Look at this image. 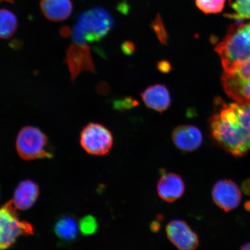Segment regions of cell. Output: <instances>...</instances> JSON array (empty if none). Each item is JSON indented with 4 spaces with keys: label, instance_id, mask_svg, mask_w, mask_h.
Segmentation results:
<instances>
[{
    "label": "cell",
    "instance_id": "6da1fadb",
    "mask_svg": "<svg viewBox=\"0 0 250 250\" xmlns=\"http://www.w3.org/2000/svg\"><path fill=\"white\" fill-rule=\"evenodd\" d=\"M209 129L219 146L235 156L250 151V102L224 104L209 118Z\"/></svg>",
    "mask_w": 250,
    "mask_h": 250
},
{
    "label": "cell",
    "instance_id": "7a4b0ae2",
    "mask_svg": "<svg viewBox=\"0 0 250 250\" xmlns=\"http://www.w3.org/2000/svg\"><path fill=\"white\" fill-rule=\"evenodd\" d=\"M215 51L221 58L224 71L250 59V22L230 28Z\"/></svg>",
    "mask_w": 250,
    "mask_h": 250
},
{
    "label": "cell",
    "instance_id": "3957f363",
    "mask_svg": "<svg viewBox=\"0 0 250 250\" xmlns=\"http://www.w3.org/2000/svg\"><path fill=\"white\" fill-rule=\"evenodd\" d=\"M114 23L113 17L106 9L96 6L78 16L74 26L88 43L98 42L104 38L110 32Z\"/></svg>",
    "mask_w": 250,
    "mask_h": 250
},
{
    "label": "cell",
    "instance_id": "277c9868",
    "mask_svg": "<svg viewBox=\"0 0 250 250\" xmlns=\"http://www.w3.org/2000/svg\"><path fill=\"white\" fill-rule=\"evenodd\" d=\"M12 201L0 208V250L13 246L19 237L32 235L33 227L19 218Z\"/></svg>",
    "mask_w": 250,
    "mask_h": 250
},
{
    "label": "cell",
    "instance_id": "5b68a950",
    "mask_svg": "<svg viewBox=\"0 0 250 250\" xmlns=\"http://www.w3.org/2000/svg\"><path fill=\"white\" fill-rule=\"evenodd\" d=\"M16 146L19 155L26 161L51 158L48 137L36 127L27 126L22 128L17 136Z\"/></svg>",
    "mask_w": 250,
    "mask_h": 250
},
{
    "label": "cell",
    "instance_id": "8992f818",
    "mask_svg": "<svg viewBox=\"0 0 250 250\" xmlns=\"http://www.w3.org/2000/svg\"><path fill=\"white\" fill-rule=\"evenodd\" d=\"M222 83L225 92L234 101L250 102V59L232 70L224 71Z\"/></svg>",
    "mask_w": 250,
    "mask_h": 250
},
{
    "label": "cell",
    "instance_id": "52a82bcc",
    "mask_svg": "<svg viewBox=\"0 0 250 250\" xmlns=\"http://www.w3.org/2000/svg\"><path fill=\"white\" fill-rule=\"evenodd\" d=\"M114 137L110 130L103 125L90 123L83 128L80 134V144L90 155L103 156L110 151Z\"/></svg>",
    "mask_w": 250,
    "mask_h": 250
},
{
    "label": "cell",
    "instance_id": "ba28073f",
    "mask_svg": "<svg viewBox=\"0 0 250 250\" xmlns=\"http://www.w3.org/2000/svg\"><path fill=\"white\" fill-rule=\"evenodd\" d=\"M64 62L72 81L83 71H95L90 47L85 43H72L65 52Z\"/></svg>",
    "mask_w": 250,
    "mask_h": 250
},
{
    "label": "cell",
    "instance_id": "9c48e42d",
    "mask_svg": "<svg viewBox=\"0 0 250 250\" xmlns=\"http://www.w3.org/2000/svg\"><path fill=\"white\" fill-rule=\"evenodd\" d=\"M166 233L170 242L180 250H193L199 246L198 235L182 220L170 221L166 227Z\"/></svg>",
    "mask_w": 250,
    "mask_h": 250
},
{
    "label": "cell",
    "instance_id": "30bf717a",
    "mask_svg": "<svg viewBox=\"0 0 250 250\" xmlns=\"http://www.w3.org/2000/svg\"><path fill=\"white\" fill-rule=\"evenodd\" d=\"M212 197L219 208L228 212L238 207L242 199V193L234 181L223 180L215 184L212 190Z\"/></svg>",
    "mask_w": 250,
    "mask_h": 250
},
{
    "label": "cell",
    "instance_id": "8fae6325",
    "mask_svg": "<svg viewBox=\"0 0 250 250\" xmlns=\"http://www.w3.org/2000/svg\"><path fill=\"white\" fill-rule=\"evenodd\" d=\"M171 139L178 149L186 152H192L199 148L203 140L201 131L190 125H180L175 128Z\"/></svg>",
    "mask_w": 250,
    "mask_h": 250
},
{
    "label": "cell",
    "instance_id": "7c38bea8",
    "mask_svg": "<svg viewBox=\"0 0 250 250\" xmlns=\"http://www.w3.org/2000/svg\"><path fill=\"white\" fill-rule=\"evenodd\" d=\"M186 186L179 175L162 172L157 185L158 195L164 201L173 203L183 196Z\"/></svg>",
    "mask_w": 250,
    "mask_h": 250
},
{
    "label": "cell",
    "instance_id": "4fadbf2b",
    "mask_svg": "<svg viewBox=\"0 0 250 250\" xmlns=\"http://www.w3.org/2000/svg\"><path fill=\"white\" fill-rule=\"evenodd\" d=\"M141 97L146 107L161 114L167 111L171 104L169 90L163 84L148 86L141 94Z\"/></svg>",
    "mask_w": 250,
    "mask_h": 250
},
{
    "label": "cell",
    "instance_id": "5bb4252c",
    "mask_svg": "<svg viewBox=\"0 0 250 250\" xmlns=\"http://www.w3.org/2000/svg\"><path fill=\"white\" fill-rule=\"evenodd\" d=\"M39 194L40 188L37 184L29 180H24L16 188L12 202L19 210H27L34 205Z\"/></svg>",
    "mask_w": 250,
    "mask_h": 250
},
{
    "label": "cell",
    "instance_id": "9a60e30c",
    "mask_svg": "<svg viewBox=\"0 0 250 250\" xmlns=\"http://www.w3.org/2000/svg\"><path fill=\"white\" fill-rule=\"evenodd\" d=\"M40 4L43 15L56 22L67 20L73 10L71 0H41Z\"/></svg>",
    "mask_w": 250,
    "mask_h": 250
},
{
    "label": "cell",
    "instance_id": "2e32d148",
    "mask_svg": "<svg viewBox=\"0 0 250 250\" xmlns=\"http://www.w3.org/2000/svg\"><path fill=\"white\" fill-rule=\"evenodd\" d=\"M78 231V225L76 219L71 216L62 217L55 224L56 235L65 241H71L76 239Z\"/></svg>",
    "mask_w": 250,
    "mask_h": 250
},
{
    "label": "cell",
    "instance_id": "e0dca14e",
    "mask_svg": "<svg viewBox=\"0 0 250 250\" xmlns=\"http://www.w3.org/2000/svg\"><path fill=\"white\" fill-rule=\"evenodd\" d=\"M18 26V19L13 12L7 9H0V39L11 38Z\"/></svg>",
    "mask_w": 250,
    "mask_h": 250
},
{
    "label": "cell",
    "instance_id": "ac0fdd59",
    "mask_svg": "<svg viewBox=\"0 0 250 250\" xmlns=\"http://www.w3.org/2000/svg\"><path fill=\"white\" fill-rule=\"evenodd\" d=\"M229 3L234 13L227 17L240 20L250 19V0H229Z\"/></svg>",
    "mask_w": 250,
    "mask_h": 250
},
{
    "label": "cell",
    "instance_id": "d6986e66",
    "mask_svg": "<svg viewBox=\"0 0 250 250\" xmlns=\"http://www.w3.org/2000/svg\"><path fill=\"white\" fill-rule=\"evenodd\" d=\"M226 0H195L196 7L205 14L220 13Z\"/></svg>",
    "mask_w": 250,
    "mask_h": 250
},
{
    "label": "cell",
    "instance_id": "ffe728a7",
    "mask_svg": "<svg viewBox=\"0 0 250 250\" xmlns=\"http://www.w3.org/2000/svg\"><path fill=\"white\" fill-rule=\"evenodd\" d=\"M151 27L157 36L159 42L162 44L167 45L168 42L167 33L160 15H156L152 21Z\"/></svg>",
    "mask_w": 250,
    "mask_h": 250
},
{
    "label": "cell",
    "instance_id": "44dd1931",
    "mask_svg": "<svg viewBox=\"0 0 250 250\" xmlns=\"http://www.w3.org/2000/svg\"><path fill=\"white\" fill-rule=\"evenodd\" d=\"M98 222L91 215H87L83 218L79 224L81 232L85 236L95 233L98 229Z\"/></svg>",
    "mask_w": 250,
    "mask_h": 250
},
{
    "label": "cell",
    "instance_id": "7402d4cb",
    "mask_svg": "<svg viewBox=\"0 0 250 250\" xmlns=\"http://www.w3.org/2000/svg\"><path fill=\"white\" fill-rule=\"evenodd\" d=\"M122 49L125 54H132L134 51V43L131 42H125L122 46Z\"/></svg>",
    "mask_w": 250,
    "mask_h": 250
},
{
    "label": "cell",
    "instance_id": "603a6c76",
    "mask_svg": "<svg viewBox=\"0 0 250 250\" xmlns=\"http://www.w3.org/2000/svg\"><path fill=\"white\" fill-rule=\"evenodd\" d=\"M158 68L162 73H168L171 69V66L169 62L167 61H161L159 62Z\"/></svg>",
    "mask_w": 250,
    "mask_h": 250
},
{
    "label": "cell",
    "instance_id": "cb8c5ba5",
    "mask_svg": "<svg viewBox=\"0 0 250 250\" xmlns=\"http://www.w3.org/2000/svg\"><path fill=\"white\" fill-rule=\"evenodd\" d=\"M242 189L246 194L250 195V179L246 180L243 183Z\"/></svg>",
    "mask_w": 250,
    "mask_h": 250
},
{
    "label": "cell",
    "instance_id": "d4e9b609",
    "mask_svg": "<svg viewBox=\"0 0 250 250\" xmlns=\"http://www.w3.org/2000/svg\"><path fill=\"white\" fill-rule=\"evenodd\" d=\"M150 228H151L152 232H158V231L159 230V229H160L161 228V225L160 223H159V220L153 222V223L151 225V226H150Z\"/></svg>",
    "mask_w": 250,
    "mask_h": 250
},
{
    "label": "cell",
    "instance_id": "484cf974",
    "mask_svg": "<svg viewBox=\"0 0 250 250\" xmlns=\"http://www.w3.org/2000/svg\"><path fill=\"white\" fill-rule=\"evenodd\" d=\"M240 249L243 250H250V242L245 244Z\"/></svg>",
    "mask_w": 250,
    "mask_h": 250
},
{
    "label": "cell",
    "instance_id": "4316f807",
    "mask_svg": "<svg viewBox=\"0 0 250 250\" xmlns=\"http://www.w3.org/2000/svg\"><path fill=\"white\" fill-rule=\"evenodd\" d=\"M4 1L12 3V4H13V3H14L13 0H0V3H1L2 2H4Z\"/></svg>",
    "mask_w": 250,
    "mask_h": 250
}]
</instances>
